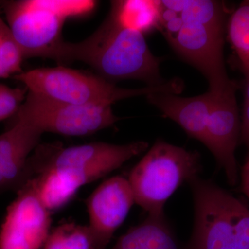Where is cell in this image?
<instances>
[{
	"label": "cell",
	"mask_w": 249,
	"mask_h": 249,
	"mask_svg": "<svg viewBox=\"0 0 249 249\" xmlns=\"http://www.w3.org/2000/svg\"><path fill=\"white\" fill-rule=\"evenodd\" d=\"M242 188L249 199V157L242 170Z\"/></svg>",
	"instance_id": "cell-22"
},
{
	"label": "cell",
	"mask_w": 249,
	"mask_h": 249,
	"mask_svg": "<svg viewBox=\"0 0 249 249\" xmlns=\"http://www.w3.org/2000/svg\"><path fill=\"white\" fill-rule=\"evenodd\" d=\"M196 226L192 249H249V209L211 183L194 187Z\"/></svg>",
	"instance_id": "cell-6"
},
{
	"label": "cell",
	"mask_w": 249,
	"mask_h": 249,
	"mask_svg": "<svg viewBox=\"0 0 249 249\" xmlns=\"http://www.w3.org/2000/svg\"><path fill=\"white\" fill-rule=\"evenodd\" d=\"M42 132L13 116L0 135V193H17L29 180L28 161L40 144Z\"/></svg>",
	"instance_id": "cell-12"
},
{
	"label": "cell",
	"mask_w": 249,
	"mask_h": 249,
	"mask_svg": "<svg viewBox=\"0 0 249 249\" xmlns=\"http://www.w3.org/2000/svg\"><path fill=\"white\" fill-rule=\"evenodd\" d=\"M134 204L128 179L121 176L108 178L88 198V225L102 249H106Z\"/></svg>",
	"instance_id": "cell-11"
},
{
	"label": "cell",
	"mask_w": 249,
	"mask_h": 249,
	"mask_svg": "<svg viewBox=\"0 0 249 249\" xmlns=\"http://www.w3.org/2000/svg\"><path fill=\"white\" fill-rule=\"evenodd\" d=\"M10 76H11V75L9 74L4 64H3L1 59H0V78H9Z\"/></svg>",
	"instance_id": "cell-23"
},
{
	"label": "cell",
	"mask_w": 249,
	"mask_h": 249,
	"mask_svg": "<svg viewBox=\"0 0 249 249\" xmlns=\"http://www.w3.org/2000/svg\"><path fill=\"white\" fill-rule=\"evenodd\" d=\"M147 147L145 142L124 145L93 142L70 147L60 142L39 144L28 161L29 181L52 213L68 204L81 187L118 169Z\"/></svg>",
	"instance_id": "cell-1"
},
{
	"label": "cell",
	"mask_w": 249,
	"mask_h": 249,
	"mask_svg": "<svg viewBox=\"0 0 249 249\" xmlns=\"http://www.w3.org/2000/svg\"><path fill=\"white\" fill-rule=\"evenodd\" d=\"M14 78L34 94L74 106H111L121 100L155 92L179 94L183 89L182 80L178 78L161 85L125 89L98 75L62 66L22 71Z\"/></svg>",
	"instance_id": "cell-3"
},
{
	"label": "cell",
	"mask_w": 249,
	"mask_h": 249,
	"mask_svg": "<svg viewBox=\"0 0 249 249\" xmlns=\"http://www.w3.org/2000/svg\"><path fill=\"white\" fill-rule=\"evenodd\" d=\"M27 88H11L0 83V121L11 119L22 106Z\"/></svg>",
	"instance_id": "cell-20"
},
{
	"label": "cell",
	"mask_w": 249,
	"mask_h": 249,
	"mask_svg": "<svg viewBox=\"0 0 249 249\" xmlns=\"http://www.w3.org/2000/svg\"><path fill=\"white\" fill-rule=\"evenodd\" d=\"M0 59L10 75L22 73L24 60L20 46L15 38L12 31L0 17Z\"/></svg>",
	"instance_id": "cell-19"
},
{
	"label": "cell",
	"mask_w": 249,
	"mask_h": 249,
	"mask_svg": "<svg viewBox=\"0 0 249 249\" xmlns=\"http://www.w3.org/2000/svg\"><path fill=\"white\" fill-rule=\"evenodd\" d=\"M199 170L196 153L161 141L156 142L129 174L135 204L150 217H162L167 200L184 181L194 180Z\"/></svg>",
	"instance_id": "cell-5"
},
{
	"label": "cell",
	"mask_w": 249,
	"mask_h": 249,
	"mask_svg": "<svg viewBox=\"0 0 249 249\" xmlns=\"http://www.w3.org/2000/svg\"><path fill=\"white\" fill-rule=\"evenodd\" d=\"M237 85L233 80L213 94L204 144L213 154L224 168L231 184L237 178L235 149L240 134V123L236 100Z\"/></svg>",
	"instance_id": "cell-10"
},
{
	"label": "cell",
	"mask_w": 249,
	"mask_h": 249,
	"mask_svg": "<svg viewBox=\"0 0 249 249\" xmlns=\"http://www.w3.org/2000/svg\"><path fill=\"white\" fill-rule=\"evenodd\" d=\"M51 59L84 62L109 82L139 80L150 86L165 82L160 75L161 60L152 53L144 35L121 27L109 15L84 40L60 42Z\"/></svg>",
	"instance_id": "cell-2"
},
{
	"label": "cell",
	"mask_w": 249,
	"mask_h": 249,
	"mask_svg": "<svg viewBox=\"0 0 249 249\" xmlns=\"http://www.w3.org/2000/svg\"><path fill=\"white\" fill-rule=\"evenodd\" d=\"M14 116L25 121L42 134L85 137L111 127L119 118L111 106H74L52 101L28 91Z\"/></svg>",
	"instance_id": "cell-7"
},
{
	"label": "cell",
	"mask_w": 249,
	"mask_h": 249,
	"mask_svg": "<svg viewBox=\"0 0 249 249\" xmlns=\"http://www.w3.org/2000/svg\"><path fill=\"white\" fill-rule=\"evenodd\" d=\"M247 75V85L245 105L243 109V119H242V134L246 142L249 146V73Z\"/></svg>",
	"instance_id": "cell-21"
},
{
	"label": "cell",
	"mask_w": 249,
	"mask_h": 249,
	"mask_svg": "<svg viewBox=\"0 0 249 249\" xmlns=\"http://www.w3.org/2000/svg\"><path fill=\"white\" fill-rule=\"evenodd\" d=\"M147 101L161 111L165 117L179 124L188 135L204 143L206 125L213 94L209 91L193 97H181L168 92H155Z\"/></svg>",
	"instance_id": "cell-13"
},
{
	"label": "cell",
	"mask_w": 249,
	"mask_h": 249,
	"mask_svg": "<svg viewBox=\"0 0 249 249\" xmlns=\"http://www.w3.org/2000/svg\"><path fill=\"white\" fill-rule=\"evenodd\" d=\"M224 29L196 24H184L178 34L167 40L187 62L209 80L210 91L222 89L230 83L224 53Z\"/></svg>",
	"instance_id": "cell-9"
},
{
	"label": "cell",
	"mask_w": 249,
	"mask_h": 249,
	"mask_svg": "<svg viewBox=\"0 0 249 249\" xmlns=\"http://www.w3.org/2000/svg\"><path fill=\"white\" fill-rule=\"evenodd\" d=\"M42 249H102L89 225L70 222L51 231Z\"/></svg>",
	"instance_id": "cell-17"
},
{
	"label": "cell",
	"mask_w": 249,
	"mask_h": 249,
	"mask_svg": "<svg viewBox=\"0 0 249 249\" xmlns=\"http://www.w3.org/2000/svg\"><path fill=\"white\" fill-rule=\"evenodd\" d=\"M161 1H111L109 16L121 27L142 35L160 28Z\"/></svg>",
	"instance_id": "cell-14"
},
{
	"label": "cell",
	"mask_w": 249,
	"mask_h": 249,
	"mask_svg": "<svg viewBox=\"0 0 249 249\" xmlns=\"http://www.w3.org/2000/svg\"><path fill=\"white\" fill-rule=\"evenodd\" d=\"M93 1L19 0L4 1L8 25L22 49L24 59H50L63 40L61 32L69 18L89 13Z\"/></svg>",
	"instance_id": "cell-4"
},
{
	"label": "cell",
	"mask_w": 249,
	"mask_h": 249,
	"mask_svg": "<svg viewBox=\"0 0 249 249\" xmlns=\"http://www.w3.org/2000/svg\"><path fill=\"white\" fill-rule=\"evenodd\" d=\"M16 193L0 229V249H42L51 231V212L31 181Z\"/></svg>",
	"instance_id": "cell-8"
},
{
	"label": "cell",
	"mask_w": 249,
	"mask_h": 249,
	"mask_svg": "<svg viewBox=\"0 0 249 249\" xmlns=\"http://www.w3.org/2000/svg\"><path fill=\"white\" fill-rule=\"evenodd\" d=\"M228 37L246 73H249V0L242 1L228 24Z\"/></svg>",
	"instance_id": "cell-18"
},
{
	"label": "cell",
	"mask_w": 249,
	"mask_h": 249,
	"mask_svg": "<svg viewBox=\"0 0 249 249\" xmlns=\"http://www.w3.org/2000/svg\"><path fill=\"white\" fill-rule=\"evenodd\" d=\"M163 7L178 14L184 24H196L224 29L225 14L222 4L209 0L161 1Z\"/></svg>",
	"instance_id": "cell-16"
},
{
	"label": "cell",
	"mask_w": 249,
	"mask_h": 249,
	"mask_svg": "<svg viewBox=\"0 0 249 249\" xmlns=\"http://www.w3.org/2000/svg\"><path fill=\"white\" fill-rule=\"evenodd\" d=\"M110 249H178L162 217H150L129 229Z\"/></svg>",
	"instance_id": "cell-15"
}]
</instances>
